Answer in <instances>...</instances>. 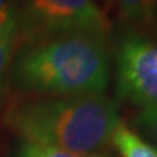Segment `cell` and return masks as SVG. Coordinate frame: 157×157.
Instances as JSON below:
<instances>
[{"label":"cell","instance_id":"cell-7","mask_svg":"<svg viewBox=\"0 0 157 157\" xmlns=\"http://www.w3.org/2000/svg\"><path fill=\"white\" fill-rule=\"evenodd\" d=\"M17 35H19V31H12V32H6V34L0 35V95L5 87L6 74L10 67L13 48H15Z\"/></svg>","mask_w":157,"mask_h":157},{"label":"cell","instance_id":"cell-10","mask_svg":"<svg viewBox=\"0 0 157 157\" xmlns=\"http://www.w3.org/2000/svg\"><path fill=\"white\" fill-rule=\"evenodd\" d=\"M12 31H19V21L12 0H0V35Z\"/></svg>","mask_w":157,"mask_h":157},{"label":"cell","instance_id":"cell-2","mask_svg":"<svg viewBox=\"0 0 157 157\" xmlns=\"http://www.w3.org/2000/svg\"><path fill=\"white\" fill-rule=\"evenodd\" d=\"M26 143L74 154L98 156L119 121L118 103L105 95L56 96L17 103L7 115Z\"/></svg>","mask_w":157,"mask_h":157},{"label":"cell","instance_id":"cell-9","mask_svg":"<svg viewBox=\"0 0 157 157\" xmlns=\"http://www.w3.org/2000/svg\"><path fill=\"white\" fill-rule=\"evenodd\" d=\"M138 128L147 134L157 144V109L156 108H143L137 117Z\"/></svg>","mask_w":157,"mask_h":157},{"label":"cell","instance_id":"cell-4","mask_svg":"<svg viewBox=\"0 0 157 157\" xmlns=\"http://www.w3.org/2000/svg\"><path fill=\"white\" fill-rule=\"evenodd\" d=\"M118 96L141 108L157 109V42L128 32L115 54Z\"/></svg>","mask_w":157,"mask_h":157},{"label":"cell","instance_id":"cell-1","mask_svg":"<svg viewBox=\"0 0 157 157\" xmlns=\"http://www.w3.org/2000/svg\"><path fill=\"white\" fill-rule=\"evenodd\" d=\"M13 83L54 96L103 95L109 83V50L105 35L70 32L36 39L12 66Z\"/></svg>","mask_w":157,"mask_h":157},{"label":"cell","instance_id":"cell-8","mask_svg":"<svg viewBox=\"0 0 157 157\" xmlns=\"http://www.w3.org/2000/svg\"><path fill=\"white\" fill-rule=\"evenodd\" d=\"M17 157H101V156H83V154H74L64 150H58L54 147L42 146V144H34V143H25Z\"/></svg>","mask_w":157,"mask_h":157},{"label":"cell","instance_id":"cell-5","mask_svg":"<svg viewBox=\"0 0 157 157\" xmlns=\"http://www.w3.org/2000/svg\"><path fill=\"white\" fill-rule=\"evenodd\" d=\"M111 141L122 157H157V148L131 131L124 122H119Z\"/></svg>","mask_w":157,"mask_h":157},{"label":"cell","instance_id":"cell-3","mask_svg":"<svg viewBox=\"0 0 157 157\" xmlns=\"http://www.w3.org/2000/svg\"><path fill=\"white\" fill-rule=\"evenodd\" d=\"M21 26L25 36L42 39L70 32L106 36L109 23L93 0H25Z\"/></svg>","mask_w":157,"mask_h":157},{"label":"cell","instance_id":"cell-6","mask_svg":"<svg viewBox=\"0 0 157 157\" xmlns=\"http://www.w3.org/2000/svg\"><path fill=\"white\" fill-rule=\"evenodd\" d=\"M121 16L131 23L151 22L157 15V0H118Z\"/></svg>","mask_w":157,"mask_h":157}]
</instances>
